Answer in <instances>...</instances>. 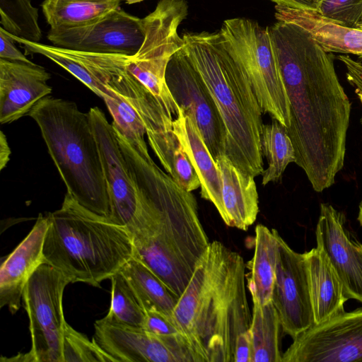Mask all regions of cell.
Wrapping results in <instances>:
<instances>
[{
	"instance_id": "12",
	"label": "cell",
	"mask_w": 362,
	"mask_h": 362,
	"mask_svg": "<svg viewBox=\"0 0 362 362\" xmlns=\"http://www.w3.org/2000/svg\"><path fill=\"white\" fill-rule=\"evenodd\" d=\"M47 38L65 49L133 56L143 43L144 30L142 18L118 8L83 26L50 28Z\"/></svg>"
},
{
	"instance_id": "27",
	"label": "cell",
	"mask_w": 362,
	"mask_h": 362,
	"mask_svg": "<svg viewBox=\"0 0 362 362\" xmlns=\"http://www.w3.org/2000/svg\"><path fill=\"white\" fill-rule=\"evenodd\" d=\"M261 148L268 163L262 174L263 185L276 182L288 165L296 161L295 148L287 129L274 119L263 126Z\"/></svg>"
},
{
	"instance_id": "16",
	"label": "cell",
	"mask_w": 362,
	"mask_h": 362,
	"mask_svg": "<svg viewBox=\"0 0 362 362\" xmlns=\"http://www.w3.org/2000/svg\"><path fill=\"white\" fill-rule=\"evenodd\" d=\"M315 234L317 247L339 278L345 297L362 304V244L346 229L343 214L328 203L321 204Z\"/></svg>"
},
{
	"instance_id": "24",
	"label": "cell",
	"mask_w": 362,
	"mask_h": 362,
	"mask_svg": "<svg viewBox=\"0 0 362 362\" xmlns=\"http://www.w3.org/2000/svg\"><path fill=\"white\" fill-rule=\"evenodd\" d=\"M119 272L131 286L145 313L157 311L175 322L174 310L180 296L151 269L132 257Z\"/></svg>"
},
{
	"instance_id": "35",
	"label": "cell",
	"mask_w": 362,
	"mask_h": 362,
	"mask_svg": "<svg viewBox=\"0 0 362 362\" xmlns=\"http://www.w3.org/2000/svg\"><path fill=\"white\" fill-rule=\"evenodd\" d=\"M13 42L7 32L0 27V59L11 62L34 64L17 49Z\"/></svg>"
},
{
	"instance_id": "21",
	"label": "cell",
	"mask_w": 362,
	"mask_h": 362,
	"mask_svg": "<svg viewBox=\"0 0 362 362\" xmlns=\"http://www.w3.org/2000/svg\"><path fill=\"white\" fill-rule=\"evenodd\" d=\"M277 21L296 23L306 30L327 52L352 54L362 57V30L342 25L313 10L275 6Z\"/></svg>"
},
{
	"instance_id": "6",
	"label": "cell",
	"mask_w": 362,
	"mask_h": 362,
	"mask_svg": "<svg viewBox=\"0 0 362 362\" xmlns=\"http://www.w3.org/2000/svg\"><path fill=\"white\" fill-rule=\"evenodd\" d=\"M28 115L39 127L67 192L84 208L110 219L109 192L88 112L73 101L48 95Z\"/></svg>"
},
{
	"instance_id": "1",
	"label": "cell",
	"mask_w": 362,
	"mask_h": 362,
	"mask_svg": "<svg viewBox=\"0 0 362 362\" xmlns=\"http://www.w3.org/2000/svg\"><path fill=\"white\" fill-rule=\"evenodd\" d=\"M268 29L289 100L296 163L320 192L344 167L351 103L332 55L306 30L283 21Z\"/></svg>"
},
{
	"instance_id": "29",
	"label": "cell",
	"mask_w": 362,
	"mask_h": 362,
	"mask_svg": "<svg viewBox=\"0 0 362 362\" xmlns=\"http://www.w3.org/2000/svg\"><path fill=\"white\" fill-rule=\"evenodd\" d=\"M0 23L8 34L32 42H40L42 32L38 10L30 0H0Z\"/></svg>"
},
{
	"instance_id": "9",
	"label": "cell",
	"mask_w": 362,
	"mask_h": 362,
	"mask_svg": "<svg viewBox=\"0 0 362 362\" xmlns=\"http://www.w3.org/2000/svg\"><path fill=\"white\" fill-rule=\"evenodd\" d=\"M70 280L47 263L32 274L23 292V306L29 318L30 362H63L64 319L62 299Z\"/></svg>"
},
{
	"instance_id": "14",
	"label": "cell",
	"mask_w": 362,
	"mask_h": 362,
	"mask_svg": "<svg viewBox=\"0 0 362 362\" xmlns=\"http://www.w3.org/2000/svg\"><path fill=\"white\" fill-rule=\"evenodd\" d=\"M165 80L175 100L191 117L214 159L223 154L224 134L220 116L204 82L183 47L170 58Z\"/></svg>"
},
{
	"instance_id": "7",
	"label": "cell",
	"mask_w": 362,
	"mask_h": 362,
	"mask_svg": "<svg viewBox=\"0 0 362 362\" xmlns=\"http://www.w3.org/2000/svg\"><path fill=\"white\" fill-rule=\"evenodd\" d=\"M219 32L226 48L245 71L263 113L289 128V100L268 27L235 18L224 21Z\"/></svg>"
},
{
	"instance_id": "26",
	"label": "cell",
	"mask_w": 362,
	"mask_h": 362,
	"mask_svg": "<svg viewBox=\"0 0 362 362\" xmlns=\"http://www.w3.org/2000/svg\"><path fill=\"white\" fill-rule=\"evenodd\" d=\"M120 0H45L42 12L50 28L90 24L119 8Z\"/></svg>"
},
{
	"instance_id": "4",
	"label": "cell",
	"mask_w": 362,
	"mask_h": 362,
	"mask_svg": "<svg viewBox=\"0 0 362 362\" xmlns=\"http://www.w3.org/2000/svg\"><path fill=\"white\" fill-rule=\"evenodd\" d=\"M183 49L204 82L223 128V154L254 177L264 171L262 110L240 64L219 31L182 35Z\"/></svg>"
},
{
	"instance_id": "8",
	"label": "cell",
	"mask_w": 362,
	"mask_h": 362,
	"mask_svg": "<svg viewBox=\"0 0 362 362\" xmlns=\"http://www.w3.org/2000/svg\"><path fill=\"white\" fill-rule=\"evenodd\" d=\"M187 13L185 0H160L154 11L142 18L144 39L127 63L128 70L175 117L179 105L168 87L165 72L172 56L183 46L177 30Z\"/></svg>"
},
{
	"instance_id": "30",
	"label": "cell",
	"mask_w": 362,
	"mask_h": 362,
	"mask_svg": "<svg viewBox=\"0 0 362 362\" xmlns=\"http://www.w3.org/2000/svg\"><path fill=\"white\" fill-rule=\"evenodd\" d=\"M110 280L111 303L105 317L120 324L144 327L146 313L125 277L119 271Z\"/></svg>"
},
{
	"instance_id": "36",
	"label": "cell",
	"mask_w": 362,
	"mask_h": 362,
	"mask_svg": "<svg viewBox=\"0 0 362 362\" xmlns=\"http://www.w3.org/2000/svg\"><path fill=\"white\" fill-rule=\"evenodd\" d=\"M276 6L294 9L316 11L321 0H271Z\"/></svg>"
},
{
	"instance_id": "22",
	"label": "cell",
	"mask_w": 362,
	"mask_h": 362,
	"mask_svg": "<svg viewBox=\"0 0 362 362\" xmlns=\"http://www.w3.org/2000/svg\"><path fill=\"white\" fill-rule=\"evenodd\" d=\"M315 324L344 310L348 300L341 282L324 252L318 247L304 252Z\"/></svg>"
},
{
	"instance_id": "2",
	"label": "cell",
	"mask_w": 362,
	"mask_h": 362,
	"mask_svg": "<svg viewBox=\"0 0 362 362\" xmlns=\"http://www.w3.org/2000/svg\"><path fill=\"white\" fill-rule=\"evenodd\" d=\"M115 133L140 197L139 208L126 226L133 257L180 296L211 243L196 199L152 158L141 157L119 132Z\"/></svg>"
},
{
	"instance_id": "10",
	"label": "cell",
	"mask_w": 362,
	"mask_h": 362,
	"mask_svg": "<svg viewBox=\"0 0 362 362\" xmlns=\"http://www.w3.org/2000/svg\"><path fill=\"white\" fill-rule=\"evenodd\" d=\"M282 362H362V308L339 312L299 334Z\"/></svg>"
},
{
	"instance_id": "23",
	"label": "cell",
	"mask_w": 362,
	"mask_h": 362,
	"mask_svg": "<svg viewBox=\"0 0 362 362\" xmlns=\"http://www.w3.org/2000/svg\"><path fill=\"white\" fill-rule=\"evenodd\" d=\"M279 235L262 224L255 227L254 255L246 264L247 287L253 303L264 305L272 300Z\"/></svg>"
},
{
	"instance_id": "19",
	"label": "cell",
	"mask_w": 362,
	"mask_h": 362,
	"mask_svg": "<svg viewBox=\"0 0 362 362\" xmlns=\"http://www.w3.org/2000/svg\"><path fill=\"white\" fill-rule=\"evenodd\" d=\"M221 178L223 222L230 227L247 230L257 219L259 196L254 177L238 168L227 156L215 158Z\"/></svg>"
},
{
	"instance_id": "25",
	"label": "cell",
	"mask_w": 362,
	"mask_h": 362,
	"mask_svg": "<svg viewBox=\"0 0 362 362\" xmlns=\"http://www.w3.org/2000/svg\"><path fill=\"white\" fill-rule=\"evenodd\" d=\"M281 332V320L273 302L264 305L253 303L250 326L252 362H282Z\"/></svg>"
},
{
	"instance_id": "37",
	"label": "cell",
	"mask_w": 362,
	"mask_h": 362,
	"mask_svg": "<svg viewBox=\"0 0 362 362\" xmlns=\"http://www.w3.org/2000/svg\"><path fill=\"white\" fill-rule=\"evenodd\" d=\"M11 153V148L6 135L2 131L0 132V170L1 171L7 165Z\"/></svg>"
},
{
	"instance_id": "33",
	"label": "cell",
	"mask_w": 362,
	"mask_h": 362,
	"mask_svg": "<svg viewBox=\"0 0 362 362\" xmlns=\"http://www.w3.org/2000/svg\"><path fill=\"white\" fill-rule=\"evenodd\" d=\"M143 328L162 338H185L173 320L157 311L146 312L145 322Z\"/></svg>"
},
{
	"instance_id": "18",
	"label": "cell",
	"mask_w": 362,
	"mask_h": 362,
	"mask_svg": "<svg viewBox=\"0 0 362 362\" xmlns=\"http://www.w3.org/2000/svg\"><path fill=\"white\" fill-rule=\"evenodd\" d=\"M48 227L47 216L39 214L27 236L2 262L0 269V307L11 314L18 311L24 287L35 271L45 263L43 246Z\"/></svg>"
},
{
	"instance_id": "17",
	"label": "cell",
	"mask_w": 362,
	"mask_h": 362,
	"mask_svg": "<svg viewBox=\"0 0 362 362\" xmlns=\"http://www.w3.org/2000/svg\"><path fill=\"white\" fill-rule=\"evenodd\" d=\"M51 75L36 64L0 59V123L13 122L28 115L52 88Z\"/></svg>"
},
{
	"instance_id": "11",
	"label": "cell",
	"mask_w": 362,
	"mask_h": 362,
	"mask_svg": "<svg viewBox=\"0 0 362 362\" xmlns=\"http://www.w3.org/2000/svg\"><path fill=\"white\" fill-rule=\"evenodd\" d=\"M94 327L93 340L116 362H197L185 337L162 338L106 317Z\"/></svg>"
},
{
	"instance_id": "38",
	"label": "cell",
	"mask_w": 362,
	"mask_h": 362,
	"mask_svg": "<svg viewBox=\"0 0 362 362\" xmlns=\"http://www.w3.org/2000/svg\"><path fill=\"white\" fill-rule=\"evenodd\" d=\"M357 220L362 226V200L359 204Z\"/></svg>"
},
{
	"instance_id": "3",
	"label": "cell",
	"mask_w": 362,
	"mask_h": 362,
	"mask_svg": "<svg viewBox=\"0 0 362 362\" xmlns=\"http://www.w3.org/2000/svg\"><path fill=\"white\" fill-rule=\"evenodd\" d=\"M245 268L239 253L213 241L180 296L174 319L197 362H252Z\"/></svg>"
},
{
	"instance_id": "13",
	"label": "cell",
	"mask_w": 362,
	"mask_h": 362,
	"mask_svg": "<svg viewBox=\"0 0 362 362\" xmlns=\"http://www.w3.org/2000/svg\"><path fill=\"white\" fill-rule=\"evenodd\" d=\"M272 301L293 339L315 324L306 259L279 235Z\"/></svg>"
},
{
	"instance_id": "32",
	"label": "cell",
	"mask_w": 362,
	"mask_h": 362,
	"mask_svg": "<svg viewBox=\"0 0 362 362\" xmlns=\"http://www.w3.org/2000/svg\"><path fill=\"white\" fill-rule=\"evenodd\" d=\"M316 11L326 19L362 30V0H321Z\"/></svg>"
},
{
	"instance_id": "15",
	"label": "cell",
	"mask_w": 362,
	"mask_h": 362,
	"mask_svg": "<svg viewBox=\"0 0 362 362\" xmlns=\"http://www.w3.org/2000/svg\"><path fill=\"white\" fill-rule=\"evenodd\" d=\"M98 144L111 205L110 220L126 226L140 206V197L121 151L115 131L98 107L88 111Z\"/></svg>"
},
{
	"instance_id": "31",
	"label": "cell",
	"mask_w": 362,
	"mask_h": 362,
	"mask_svg": "<svg viewBox=\"0 0 362 362\" xmlns=\"http://www.w3.org/2000/svg\"><path fill=\"white\" fill-rule=\"evenodd\" d=\"M63 362H116L93 339L78 332L66 322L64 330Z\"/></svg>"
},
{
	"instance_id": "28",
	"label": "cell",
	"mask_w": 362,
	"mask_h": 362,
	"mask_svg": "<svg viewBox=\"0 0 362 362\" xmlns=\"http://www.w3.org/2000/svg\"><path fill=\"white\" fill-rule=\"evenodd\" d=\"M103 100L113 119V128L129 141L141 157L151 158L144 139L146 132L144 122L132 103L117 92H114L112 96L105 97Z\"/></svg>"
},
{
	"instance_id": "34",
	"label": "cell",
	"mask_w": 362,
	"mask_h": 362,
	"mask_svg": "<svg viewBox=\"0 0 362 362\" xmlns=\"http://www.w3.org/2000/svg\"><path fill=\"white\" fill-rule=\"evenodd\" d=\"M337 59L345 66L346 78L354 88L362 104V62L356 61L348 55H339Z\"/></svg>"
},
{
	"instance_id": "20",
	"label": "cell",
	"mask_w": 362,
	"mask_h": 362,
	"mask_svg": "<svg viewBox=\"0 0 362 362\" xmlns=\"http://www.w3.org/2000/svg\"><path fill=\"white\" fill-rule=\"evenodd\" d=\"M173 127L198 175L202 197L211 202L220 215L223 209L220 171L203 136L191 117L180 106Z\"/></svg>"
},
{
	"instance_id": "5",
	"label": "cell",
	"mask_w": 362,
	"mask_h": 362,
	"mask_svg": "<svg viewBox=\"0 0 362 362\" xmlns=\"http://www.w3.org/2000/svg\"><path fill=\"white\" fill-rule=\"evenodd\" d=\"M47 216L45 262L63 273L71 283L100 287L133 257L132 240L126 226L88 210L68 192L61 208Z\"/></svg>"
},
{
	"instance_id": "39",
	"label": "cell",
	"mask_w": 362,
	"mask_h": 362,
	"mask_svg": "<svg viewBox=\"0 0 362 362\" xmlns=\"http://www.w3.org/2000/svg\"><path fill=\"white\" fill-rule=\"evenodd\" d=\"M120 1H124L127 4H135V3L142 1L144 0H120Z\"/></svg>"
}]
</instances>
